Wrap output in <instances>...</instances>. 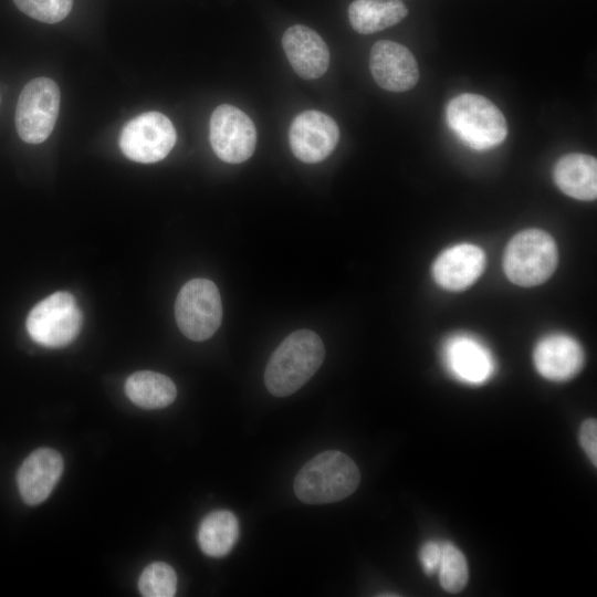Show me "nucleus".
<instances>
[{
  "instance_id": "nucleus-1",
  "label": "nucleus",
  "mask_w": 597,
  "mask_h": 597,
  "mask_svg": "<svg viewBox=\"0 0 597 597\" xmlns=\"http://www.w3.org/2000/svg\"><path fill=\"white\" fill-rule=\"evenodd\" d=\"M325 356L321 337L313 331L298 329L287 335L266 364L264 384L275 397L298 390L317 371Z\"/></svg>"
},
{
  "instance_id": "nucleus-2",
  "label": "nucleus",
  "mask_w": 597,
  "mask_h": 597,
  "mask_svg": "<svg viewBox=\"0 0 597 597\" xmlns=\"http://www.w3.org/2000/svg\"><path fill=\"white\" fill-rule=\"evenodd\" d=\"M360 472L345 453L327 450L307 461L294 480V492L307 504L341 501L359 485Z\"/></svg>"
},
{
  "instance_id": "nucleus-3",
  "label": "nucleus",
  "mask_w": 597,
  "mask_h": 597,
  "mask_svg": "<svg viewBox=\"0 0 597 597\" xmlns=\"http://www.w3.org/2000/svg\"><path fill=\"white\" fill-rule=\"evenodd\" d=\"M446 116L450 130L475 150L493 148L507 135L506 121L501 111L479 94L455 96L449 102Z\"/></svg>"
},
{
  "instance_id": "nucleus-4",
  "label": "nucleus",
  "mask_w": 597,
  "mask_h": 597,
  "mask_svg": "<svg viewBox=\"0 0 597 597\" xmlns=\"http://www.w3.org/2000/svg\"><path fill=\"white\" fill-rule=\"evenodd\" d=\"M557 265V248L545 231L528 229L515 234L506 245L503 269L507 279L520 286L545 282Z\"/></svg>"
},
{
  "instance_id": "nucleus-5",
  "label": "nucleus",
  "mask_w": 597,
  "mask_h": 597,
  "mask_svg": "<svg viewBox=\"0 0 597 597\" xmlns=\"http://www.w3.org/2000/svg\"><path fill=\"white\" fill-rule=\"evenodd\" d=\"M83 324L82 312L74 296L59 291L39 302L25 322L30 337L44 347L60 348L71 344Z\"/></svg>"
},
{
  "instance_id": "nucleus-6",
  "label": "nucleus",
  "mask_w": 597,
  "mask_h": 597,
  "mask_svg": "<svg viewBox=\"0 0 597 597\" xmlns=\"http://www.w3.org/2000/svg\"><path fill=\"white\" fill-rule=\"evenodd\" d=\"M175 317L187 338L195 342L210 338L222 321V303L217 285L207 279L188 281L177 295Z\"/></svg>"
},
{
  "instance_id": "nucleus-7",
  "label": "nucleus",
  "mask_w": 597,
  "mask_h": 597,
  "mask_svg": "<svg viewBox=\"0 0 597 597\" xmlns=\"http://www.w3.org/2000/svg\"><path fill=\"white\" fill-rule=\"evenodd\" d=\"M60 107V90L48 77L30 81L21 91L15 127L20 138L29 144H40L52 133Z\"/></svg>"
},
{
  "instance_id": "nucleus-8",
  "label": "nucleus",
  "mask_w": 597,
  "mask_h": 597,
  "mask_svg": "<svg viewBox=\"0 0 597 597\" xmlns=\"http://www.w3.org/2000/svg\"><path fill=\"white\" fill-rule=\"evenodd\" d=\"M118 143L122 153L128 159L153 164L170 153L176 143V130L164 114L146 112L125 124Z\"/></svg>"
},
{
  "instance_id": "nucleus-9",
  "label": "nucleus",
  "mask_w": 597,
  "mask_h": 597,
  "mask_svg": "<svg viewBox=\"0 0 597 597\" xmlns=\"http://www.w3.org/2000/svg\"><path fill=\"white\" fill-rule=\"evenodd\" d=\"M209 139L214 154L229 164H240L255 149L256 130L252 119L229 104L219 105L212 113Z\"/></svg>"
},
{
  "instance_id": "nucleus-10",
  "label": "nucleus",
  "mask_w": 597,
  "mask_h": 597,
  "mask_svg": "<svg viewBox=\"0 0 597 597\" xmlns=\"http://www.w3.org/2000/svg\"><path fill=\"white\" fill-rule=\"evenodd\" d=\"M339 139L336 122L320 111L298 114L289 129L290 147L294 156L306 164H315L327 158Z\"/></svg>"
},
{
  "instance_id": "nucleus-11",
  "label": "nucleus",
  "mask_w": 597,
  "mask_h": 597,
  "mask_svg": "<svg viewBox=\"0 0 597 597\" xmlns=\"http://www.w3.org/2000/svg\"><path fill=\"white\" fill-rule=\"evenodd\" d=\"M369 67L375 82L390 92H405L419 80V70L412 53L402 44L381 40L370 50Z\"/></svg>"
},
{
  "instance_id": "nucleus-12",
  "label": "nucleus",
  "mask_w": 597,
  "mask_h": 597,
  "mask_svg": "<svg viewBox=\"0 0 597 597\" xmlns=\"http://www.w3.org/2000/svg\"><path fill=\"white\" fill-rule=\"evenodd\" d=\"M442 356L447 369L462 383L483 384L495 370L494 359L488 347L468 334L449 337L443 345Z\"/></svg>"
},
{
  "instance_id": "nucleus-13",
  "label": "nucleus",
  "mask_w": 597,
  "mask_h": 597,
  "mask_svg": "<svg viewBox=\"0 0 597 597\" xmlns=\"http://www.w3.org/2000/svg\"><path fill=\"white\" fill-rule=\"evenodd\" d=\"M63 467V458L54 449L40 448L30 453L17 474L22 500L29 505L42 503L57 483Z\"/></svg>"
},
{
  "instance_id": "nucleus-14",
  "label": "nucleus",
  "mask_w": 597,
  "mask_h": 597,
  "mask_svg": "<svg viewBox=\"0 0 597 597\" xmlns=\"http://www.w3.org/2000/svg\"><path fill=\"white\" fill-rule=\"evenodd\" d=\"M484 268L483 250L474 244L461 243L439 254L432 266V275L441 287L461 291L473 284Z\"/></svg>"
},
{
  "instance_id": "nucleus-15",
  "label": "nucleus",
  "mask_w": 597,
  "mask_h": 597,
  "mask_svg": "<svg viewBox=\"0 0 597 597\" xmlns=\"http://www.w3.org/2000/svg\"><path fill=\"white\" fill-rule=\"evenodd\" d=\"M533 359L537 371L544 378L565 381L576 376L583 368L584 352L573 337L553 334L537 343Z\"/></svg>"
},
{
  "instance_id": "nucleus-16",
  "label": "nucleus",
  "mask_w": 597,
  "mask_h": 597,
  "mask_svg": "<svg viewBox=\"0 0 597 597\" xmlns=\"http://www.w3.org/2000/svg\"><path fill=\"white\" fill-rule=\"evenodd\" d=\"M282 45L290 64L301 77L314 80L327 71L329 52L325 41L314 30L295 24L284 32Z\"/></svg>"
},
{
  "instance_id": "nucleus-17",
  "label": "nucleus",
  "mask_w": 597,
  "mask_h": 597,
  "mask_svg": "<svg viewBox=\"0 0 597 597\" xmlns=\"http://www.w3.org/2000/svg\"><path fill=\"white\" fill-rule=\"evenodd\" d=\"M556 186L567 196L578 200L597 197V160L586 154H568L554 167Z\"/></svg>"
},
{
  "instance_id": "nucleus-18",
  "label": "nucleus",
  "mask_w": 597,
  "mask_h": 597,
  "mask_svg": "<svg viewBox=\"0 0 597 597\" xmlns=\"http://www.w3.org/2000/svg\"><path fill=\"white\" fill-rule=\"evenodd\" d=\"M408 14L401 0H355L348 18L355 31L370 34L399 23Z\"/></svg>"
},
{
  "instance_id": "nucleus-19",
  "label": "nucleus",
  "mask_w": 597,
  "mask_h": 597,
  "mask_svg": "<svg viewBox=\"0 0 597 597\" xmlns=\"http://www.w3.org/2000/svg\"><path fill=\"white\" fill-rule=\"evenodd\" d=\"M127 397L144 409H160L174 402L177 389L166 375L140 370L132 374L125 383Z\"/></svg>"
},
{
  "instance_id": "nucleus-20",
  "label": "nucleus",
  "mask_w": 597,
  "mask_h": 597,
  "mask_svg": "<svg viewBox=\"0 0 597 597\" xmlns=\"http://www.w3.org/2000/svg\"><path fill=\"white\" fill-rule=\"evenodd\" d=\"M239 537L237 516L228 510L209 513L200 523L198 544L210 557H223L235 545Z\"/></svg>"
},
{
  "instance_id": "nucleus-21",
  "label": "nucleus",
  "mask_w": 597,
  "mask_h": 597,
  "mask_svg": "<svg viewBox=\"0 0 597 597\" xmlns=\"http://www.w3.org/2000/svg\"><path fill=\"white\" fill-rule=\"evenodd\" d=\"M439 579L449 593L461 591L468 583V563L463 553L450 542L442 543Z\"/></svg>"
},
{
  "instance_id": "nucleus-22",
  "label": "nucleus",
  "mask_w": 597,
  "mask_h": 597,
  "mask_svg": "<svg viewBox=\"0 0 597 597\" xmlns=\"http://www.w3.org/2000/svg\"><path fill=\"white\" fill-rule=\"evenodd\" d=\"M138 588L145 597H172L177 589L176 573L164 562L151 563L142 572Z\"/></svg>"
},
{
  "instance_id": "nucleus-23",
  "label": "nucleus",
  "mask_w": 597,
  "mask_h": 597,
  "mask_svg": "<svg viewBox=\"0 0 597 597\" xmlns=\"http://www.w3.org/2000/svg\"><path fill=\"white\" fill-rule=\"evenodd\" d=\"M20 11L45 23L62 21L70 13L73 0H13Z\"/></svg>"
},
{
  "instance_id": "nucleus-24",
  "label": "nucleus",
  "mask_w": 597,
  "mask_h": 597,
  "mask_svg": "<svg viewBox=\"0 0 597 597\" xmlns=\"http://www.w3.org/2000/svg\"><path fill=\"white\" fill-rule=\"evenodd\" d=\"M579 442L585 453L597 465V422L596 419H587L579 430Z\"/></svg>"
},
{
  "instance_id": "nucleus-25",
  "label": "nucleus",
  "mask_w": 597,
  "mask_h": 597,
  "mask_svg": "<svg viewBox=\"0 0 597 597\" xmlns=\"http://www.w3.org/2000/svg\"><path fill=\"white\" fill-rule=\"evenodd\" d=\"M442 553V543L429 541L422 545L419 558L423 570L428 574H434L439 569Z\"/></svg>"
}]
</instances>
